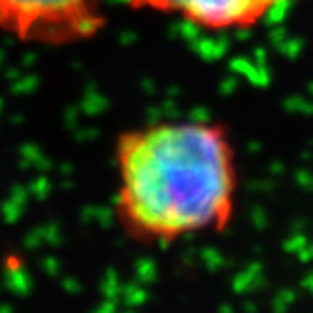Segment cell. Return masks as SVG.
<instances>
[{
  "mask_svg": "<svg viewBox=\"0 0 313 313\" xmlns=\"http://www.w3.org/2000/svg\"><path fill=\"white\" fill-rule=\"evenodd\" d=\"M102 23L100 0H0V30L23 42L83 40Z\"/></svg>",
  "mask_w": 313,
  "mask_h": 313,
  "instance_id": "7a4b0ae2",
  "label": "cell"
},
{
  "mask_svg": "<svg viewBox=\"0 0 313 313\" xmlns=\"http://www.w3.org/2000/svg\"><path fill=\"white\" fill-rule=\"evenodd\" d=\"M114 214L140 246L225 232L238 204L236 151L221 125L183 121L127 130L115 144Z\"/></svg>",
  "mask_w": 313,
  "mask_h": 313,
  "instance_id": "6da1fadb",
  "label": "cell"
},
{
  "mask_svg": "<svg viewBox=\"0 0 313 313\" xmlns=\"http://www.w3.org/2000/svg\"><path fill=\"white\" fill-rule=\"evenodd\" d=\"M280 0H130L134 6L170 12L210 28L251 27Z\"/></svg>",
  "mask_w": 313,
  "mask_h": 313,
  "instance_id": "3957f363",
  "label": "cell"
}]
</instances>
